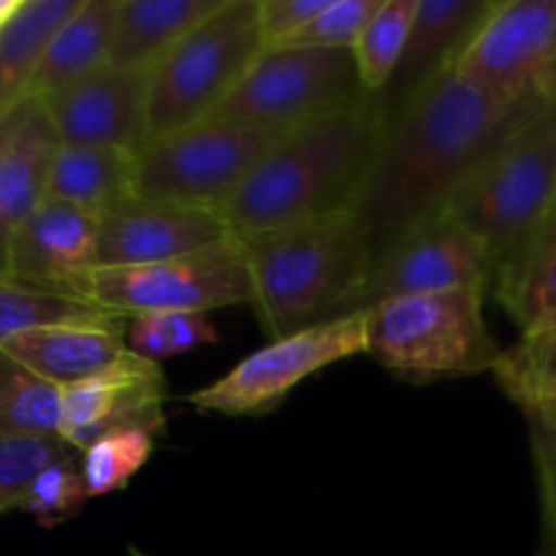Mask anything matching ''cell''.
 Instances as JSON below:
<instances>
[{"mask_svg":"<svg viewBox=\"0 0 556 556\" xmlns=\"http://www.w3.org/2000/svg\"><path fill=\"white\" fill-rule=\"evenodd\" d=\"M383 130L375 96L288 130L220 206L233 237H261L353 210Z\"/></svg>","mask_w":556,"mask_h":556,"instance_id":"7a4b0ae2","label":"cell"},{"mask_svg":"<svg viewBox=\"0 0 556 556\" xmlns=\"http://www.w3.org/2000/svg\"><path fill=\"white\" fill-rule=\"evenodd\" d=\"M264 52L258 0H220L150 71V141L212 117Z\"/></svg>","mask_w":556,"mask_h":556,"instance_id":"8992f818","label":"cell"},{"mask_svg":"<svg viewBox=\"0 0 556 556\" xmlns=\"http://www.w3.org/2000/svg\"><path fill=\"white\" fill-rule=\"evenodd\" d=\"M546 101L492 96L451 65L386 123L378 157L353 212L375 258L445 210L494 150Z\"/></svg>","mask_w":556,"mask_h":556,"instance_id":"6da1fadb","label":"cell"},{"mask_svg":"<svg viewBox=\"0 0 556 556\" xmlns=\"http://www.w3.org/2000/svg\"><path fill=\"white\" fill-rule=\"evenodd\" d=\"M286 134L206 117L147 141L136 152L134 195L220 210Z\"/></svg>","mask_w":556,"mask_h":556,"instance_id":"52a82bcc","label":"cell"},{"mask_svg":"<svg viewBox=\"0 0 556 556\" xmlns=\"http://www.w3.org/2000/svg\"><path fill=\"white\" fill-rule=\"evenodd\" d=\"M155 438L157 434L136 429V432L109 434L81 451L79 462L87 497H106V494L128 486L130 478L150 462L152 451H155Z\"/></svg>","mask_w":556,"mask_h":556,"instance_id":"f546056e","label":"cell"},{"mask_svg":"<svg viewBox=\"0 0 556 556\" xmlns=\"http://www.w3.org/2000/svg\"><path fill=\"white\" fill-rule=\"evenodd\" d=\"M220 0H119L106 68L150 74Z\"/></svg>","mask_w":556,"mask_h":556,"instance_id":"ffe728a7","label":"cell"},{"mask_svg":"<svg viewBox=\"0 0 556 556\" xmlns=\"http://www.w3.org/2000/svg\"><path fill=\"white\" fill-rule=\"evenodd\" d=\"M494 261L476 231L451 210L413 226L375 258L358 309L400 296L492 291Z\"/></svg>","mask_w":556,"mask_h":556,"instance_id":"8fae6325","label":"cell"},{"mask_svg":"<svg viewBox=\"0 0 556 556\" xmlns=\"http://www.w3.org/2000/svg\"><path fill=\"white\" fill-rule=\"evenodd\" d=\"M168 400L161 364L130 353L119 367L60 389L58 438L74 451L90 448L101 438L119 432H163Z\"/></svg>","mask_w":556,"mask_h":556,"instance_id":"5bb4252c","label":"cell"},{"mask_svg":"<svg viewBox=\"0 0 556 556\" xmlns=\"http://www.w3.org/2000/svg\"><path fill=\"white\" fill-rule=\"evenodd\" d=\"M119 315L85 302V299L63 296V293L41 291V288L25 286L11 277L0 275V348L5 340L20 331L36 329V326L60 324V320H114ZM128 320V318H125Z\"/></svg>","mask_w":556,"mask_h":556,"instance_id":"83f0119b","label":"cell"},{"mask_svg":"<svg viewBox=\"0 0 556 556\" xmlns=\"http://www.w3.org/2000/svg\"><path fill=\"white\" fill-rule=\"evenodd\" d=\"M128 556H150V554H144V552H141V548L130 546V548H128Z\"/></svg>","mask_w":556,"mask_h":556,"instance_id":"f35d334b","label":"cell"},{"mask_svg":"<svg viewBox=\"0 0 556 556\" xmlns=\"http://www.w3.org/2000/svg\"><path fill=\"white\" fill-rule=\"evenodd\" d=\"M492 372L521 410L556 405V320L521 331L514 345L500 348Z\"/></svg>","mask_w":556,"mask_h":556,"instance_id":"d4e9b609","label":"cell"},{"mask_svg":"<svg viewBox=\"0 0 556 556\" xmlns=\"http://www.w3.org/2000/svg\"><path fill=\"white\" fill-rule=\"evenodd\" d=\"M71 451L60 438L0 432V516L20 510L33 481Z\"/></svg>","mask_w":556,"mask_h":556,"instance_id":"4dcf8cb0","label":"cell"},{"mask_svg":"<svg viewBox=\"0 0 556 556\" xmlns=\"http://www.w3.org/2000/svg\"><path fill=\"white\" fill-rule=\"evenodd\" d=\"M556 60V0H492L454 68L492 96H541Z\"/></svg>","mask_w":556,"mask_h":556,"instance_id":"7c38bea8","label":"cell"},{"mask_svg":"<svg viewBox=\"0 0 556 556\" xmlns=\"http://www.w3.org/2000/svg\"><path fill=\"white\" fill-rule=\"evenodd\" d=\"M378 5L380 0H329L288 47L353 49Z\"/></svg>","mask_w":556,"mask_h":556,"instance_id":"836d02e7","label":"cell"},{"mask_svg":"<svg viewBox=\"0 0 556 556\" xmlns=\"http://www.w3.org/2000/svg\"><path fill=\"white\" fill-rule=\"evenodd\" d=\"M81 299L134 318L144 313H210L253 304L248 253L242 239H228L201 253L139 266H96Z\"/></svg>","mask_w":556,"mask_h":556,"instance_id":"ba28073f","label":"cell"},{"mask_svg":"<svg viewBox=\"0 0 556 556\" xmlns=\"http://www.w3.org/2000/svg\"><path fill=\"white\" fill-rule=\"evenodd\" d=\"M253 307L269 337L358 313L375 248L353 210L242 239Z\"/></svg>","mask_w":556,"mask_h":556,"instance_id":"3957f363","label":"cell"},{"mask_svg":"<svg viewBox=\"0 0 556 556\" xmlns=\"http://www.w3.org/2000/svg\"><path fill=\"white\" fill-rule=\"evenodd\" d=\"M81 0H20L0 22V123L33 101L30 85L47 43Z\"/></svg>","mask_w":556,"mask_h":556,"instance_id":"7402d4cb","label":"cell"},{"mask_svg":"<svg viewBox=\"0 0 556 556\" xmlns=\"http://www.w3.org/2000/svg\"><path fill=\"white\" fill-rule=\"evenodd\" d=\"M367 96L353 49H266L212 117L286 134Z\"/></svg>","mask_w":556,"mask_h":556,"instance_id":"9c48e42d","label":"cell"},{"mask_svg":"<svg viewBox=\"0 0 556 556\" xmlns=\"http://www.w3.org/2000/svg\"><path fill=\"white\" fill-rule=\"evenodd\" d=\"M136 190V152L60 144L49 166L47 199L106 212Z\"/></svg>","mask_w":556,"mask_h":556,"instance_id":"603a6c76","label":"cell"},{"mask_svg":"<svg viewBox=\"0 0 556 556\" xmlns=\"http://www.w3.org/2000/svg\"><path fill=\"white\" fill-rule=\"evenodd\" d=\"M492 291L521 331L556 320V217L497 271Z\"/></svg>","mask_w":556,"mask_h":556,"instance_id":"cb8c5ba5","label":"cell"},{"mask_svg":"<svg viewBox=\"0 0 556 556\" xmlns=\"http://www.w3.org/2000/svg\"><path fill=\"white\" fill-rule=\"evenodd\" d=\"M369 309L340 315L326 324L293 331L233 364L223 378L185 396L201 413L261 416L269 413L302 380L337 362L367 353Z\"/></svg>","mask_w":556,"mask_h":556,"instance_id":"30bf717a","label":"cell"},{"mask_svg":"<svg viewBox=\"0 0 556 556\" xmlns=\"http://www.w3.org/2000/svg\"><path fill=\"white\" fill-rule=\"evenodd\" d=\"M60 389L0 353V432L58 438Z\"/></svg>","mask_w":556,"mask_h":556,"instance_id":"484cf974","label":"cell"},{"mask_svg":"<svg viewBox=\"0 0 556 556\" xmlns=\"http://www.w3.org/2000/svg\"><path fill=\"white\" fill-rule=\"evenodd\" d=\"M538 556H543V554H538Z\"/></svg>","mask_w":556,"mask_h":556,"instance_id":"b9f144b4","label":"cell"},{"mask_svg":"<svg viewBox=\"0 0 556 556\" xmlns=\"http://www.w3.org/2000/svg\"><path fill=\"white\" fill-rule=\"evenodd\" d=\"M79 451H71L63 459L52 462L41 476L33 481L30 492L22 500L20 510L36 519V525L54 527L74 519L87 503L85 478H81Z\"/></svg>","mask_w":556,"mask_h":556,"instance_id":"1f68e13d","label":"cell"},{"mask_svg":"<svg viewBox=\"0 0 556 556\" xmlns=\"http://www.w3.org/2000/svg\"><path fill=\"white\" fill-rule=\"evenodd\" d=\"M16 5H20V0H0V22H3L5 16L16 9Z\"/></svg>","mask_w":556,"mask_h":556,"instance_id":"74e56055","label":"cell"},{"mask_svg":"<svg viewBox=\"0 0 556 556\" xmlns=\"http://www.w3.org/2000/svg\"><path fill=\"white\" fill-rule=\"evenodd\" d=\"M220 340L206 313H144L128 318L125 342L134 356L161 364Z\"/></svg>","mask_w":556,"mask_h":556,"instance_id":"f1b7e54d","label":"cell"},{"mask_svg":"<svg viewBox=\"0 0 556 556\" xmlns=\"http://www.w3.org/2000/svg\"><path fill=\"white\" fill-rule=\"evenodd\" d=\"M486 291L400 296L369 307L367 353L407 383L492 372L500 345L483 318Z\"/></svg>","mask_w":556,"mask_h":556,"instance_id":"5b68a950","label":"cell"},{"mask_svg":"<svg viewBox=\"0 0 556 556\" xmlns=\"http://www.w3.org/2000/svg\"><path fill=\"white\" fill-rule=\"evenodd\" d=\"M329 0H258L261 36L266 49H282L324 11Z\"/></svg>","mask_w":556,"mask_h":556,"instance_id":"e575fe53","label":"cell"},{"mask_svg":"<svg viewBox=\"0 0 556 556\" xmlns=\"http://www.w3.org/2000/svg\"><path fill=\"white\" fill-rule=\"evenodd\" d=\"M445 210L481 237L497 277L556 210V96L489 155Z\"/></svg>","mask_w":556,"mask_h":556,"instance_id":"277c9868","label":"cell"},{"mask_svg":"<svg viewBox=\"0 0 556 556\" xmlns=\"http://www.w3.org/2000/svg\"><path fill=\"white\" fill-rule=\"evenodd\" d=\"M128 320H60L9 337L0 353L47 383L65 389L119 367L130 356Z\"/></svg>","mask_w":556,"mask_h":556,"instance_id":"e0dca14e","label":"cell"},{"mask_svg":"<svg viewBox=\"0 0 556 556\" xmlns=\"http://www.w3.org/2000/svg\"><path fill=\"white\" fill-rule=\"evenodd\" d=\"M541 554H543V552H541ZM543 556H546V554H543Z\"/></svg>","mask_w":556,"mask_h":556,"instance_id":"60d3db41","label":"cell"},{"mask_svg":"<svg viewBox=\"0 0 556 556\" xmlns=\"http://www.w3.org/2000/svg\"><path fill=\"white\" fill-rule=\"evenodd\" d=\"M98 212L47 199L16 231L5 277L81 299L87 275L98 266Z\"/></svg>","mask_w":556,"mask_h":556,"instance_id":"2e32d148","label":"cell"},{"mask_svg":"<svg viewBox=\"0 0 556 556\" xmlns=\"http://www.w3.org/2000/svg\"><path fill=\"white\" fill-rule=\"evenodd\" d=\"M119 0H81L47 43L30 85L33 101L52 96L96 71L106 68Z\"/></svg>","mask_w":556,"mask_h":556,"instance_id":"44dd1931","label":"cell"},{"mask_svg":"<svg viewBox=\"0 0 556 556\" xmlns=\"http://www.w3.org/2000/svg\"><path fill=\"white\" fill-rule=\"evenodd\" d=\"M58 147L60 139L52 123L43 114L41 103L33 101L0 166V275H5V261L16 231L47 201L49 166Z\"/></svg>","mask_w":556,"mask_h":556,"instance_id":"d6986e66","label":"cell"},{"mask_svg":"<svg viewBox=\"0 0 556 556\" xmlns=\"http://www.w3.org/2000/svg\"><path fill=\"white\" fill-rule=\"evenodd\" d=\"M416 3L418 0H380L378 11L353 47L358 76L369 96H380L389 87L410 38Z\"/></svg>","mask_w":556,"mask_h":556,"instance_id":"4316f807","label":"cell"},{"mask_svg":"<svg viewBox=\"0 0 556 556\" xmlns=\"http://www.w3.org/2000/svg\"><path fill=\"white\" fill-rule=\"evenodd\" d=\"M552 217H556V212H554V215ZM552 217H548V220H552Z\"/></svg>","mask_w":556,"mask_h":556,"instance_id":"ab89813d","label":"cell"},{"mask_svg":"<svg viewBox=\"0 0 556 556\" xmlns=\"http://www.w3.org/2000/svg\"><path fill=\"white\" fill-rule=\"evenodd\" d=\"M489 3L492 0H418L405 54L389 87L375 96L386 123L396 117L434 76L456 63L462 47L470 41L472 30L489 11Z\"/></svg>","mask_w":556,"mask_h":556,"instance_id":"ac0fdd59","label":"cell"},{"mask_svg":"<svg viewBox=\"0 0 556 556\" xmlns=\"http://www.w3.org/2000/svg\"><path fill=\"white\" fill-rule=\"evenodd\" d=\"M541 96H543V98H554V96H556V60L552 63V68L546 71V76H543Z\"/></svg>","mask_w":556,"mask_h":556,"instance_id":"8d00e7d4","label":"cell"},{"mask_svg":"<svg viewBox=\"0 0 556 556\" xmlns=\"http://www.w3.org/2000/svg\"><path fill=\"white\" fill-rule=\"evenodd\" d=\"M60 144L139 152L150 141V74L101 68L41 98Z\"/></svg>","mask_w":556,"mask_h":556,"instance_id":"9a60e30c","label":"cell"},{"mask_svg":"<svg viewBox=\"0 0 556 556\" xmlns=\"http://www.w3.org/2000/svg\"><path fill=\"white\" fill-rule=\"evenodd\" d=\"M30 103H33V101L22 103V106L16 109V112H11L9 117H5L3 123H0V166H3L5 155H9L11 144H14V139H16V134H20L22 123H25L27 109H30Z\"/></svg>","mask_w":556,"mask_h":556,"instance_id":"d590c367","label":"cell"},{"mask_svg":"<svg viewBox=\"0 0 556 556\" xmlns=\"http://www.w3.org/2000/svg\"><path fill=\"white\" fill-rule=\"evenodd\" d=\"M233 237L215 206L161 199L119 201L98 220V266H139L201 253Z\"/></svg>","mask_w":556,"mask_h":556,"instance_id":"4fadbf2b","label":"cell"},{"mask_svg":"<svg viewBox=\"0 0 556 556\" xmlns=\"http://www.w3.org/2000/svg\"><path fill=\"white\" fill-rule=\"evenodd\" d=\"M525 413L530 429L532 462H535L538 492H541L543 548L546 556H556V405L530 407Z\"/></svg>","mask_w":556,"mask_h":556,"instance_id":"d6a6232c","label":"cell"},{"mask_svg":"<svg viewBox=\"0 0 556 556\" xmlns=\"http://www.w3.org/2000/svg\"><path fill=\"white\" fill-rule=\"evenodd\" d=\"M554 212H556V210H554Z\"/></svg>","mask_w":556,"mask_h":556,"instance_id":"7bdbcfd3","label":"cell"}]
</instances>
